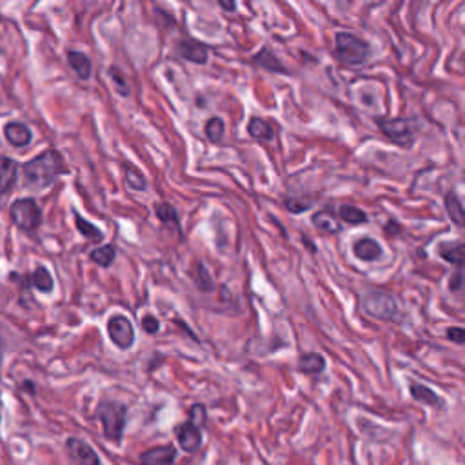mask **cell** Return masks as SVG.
I'll use <instances>...</instances> for the list:
<instances>
[{"instance_id":"20","label":"cell","mask_w":465,"mask_h":465,"mask_svg":"<svg viewBox=\"0 0 465 465\" xmlns=\"http://www.w3.org/2000/svg\"><path fill=\"white\" fill-rule=\"evenodd\" d=\"M445 211H447L449 218H451L458 227L464 226V207H461L460 198H458V195L454 191L445 195Z\"/></svg>"},{"instance_id":"2","label":"cell","mask_w":465,"mask_h":465,"mask_svg":"<svg viewBox=\"0 0 465 465\" xmlns=\"http://www.w3.org/2000/svg\"><path fill=\"white\" fill-rule=\"evenodd\" d=\"M97 418L102 423L106 440L119 445L128 425V406L116 400H102L97 407Z\"/></svg>"},{"instance_id":"29","label":"cell","mask_w":465,"mask_h":465,"mask_svg":"<svg viewBox=\"0 0 465 465\" xmlns=\"http://www.w3.org/2000/svg\"><path fill=\"white\" fill-rule=\"evenodd\" d=\"M155 213H157V217L160 218L164 224L176 222V217H179L175 207L169 204H166V202H158V204L155 205Z\"/></svg>"},{"instance_id":"5","label":"cell","mask_w":465,"mask_h":465,"mask_svg":"<svg viewBox=\"0 0 465 465\" xmlns=\"http://www.w3.org/2000/svg\"><path fill=\"white\" fill-rule=\"evenodd\" d=\"M376 124L382 129L389 140H393L400 147H411L416 138V129L413 128V120L407 119H376Z\"/></svg>"},{"instance_id":"27","label":"cell","mask_w":465,"mask_h":465,"mask_svg":"<svg viewBox=\"0 0 465 465\" xmlns=\"http://www.w3.org/2000/svg\"><path fill=\"white\" fill-rule=\"evenodd\" d=\"M224 129H226L224 120L218 119V116H213V119L205 122V137L210 138L211 142H218L224 137Z\"/></svg>"},{"instance_id":"15","label":"cell","mask_w":465,"mask_h":465,"mask_svg":"<svg viewBox=\"0 0 465 465\" xmlns=\"http://www.w3.org/2000/svg\"><path fill=\"white\" fill-rule=\"evenodd\" d=\"M353 251H354V256H356V258H360V260H363V262H375L382 256L380 243L375 242L373 238L358 240V242L354 243Z\"/></svg>"},{"instance_id":"25","label":"cell","mask_w":465,"mask_h":465,"mask_svg":"<svg viewBox=\"0 0 465 465\" xmlns=\"http://www.w3.org/2000/svg\"><path fill=\"white\" fill-rule=\"evenodd\" d=\"M75 224H77V229L80 231V235L85 236L87 240H93V242H100L104 236L102 231L97 226H93L91 222H87L85 218H82L80 215H75Z\"/></svg>"},{"instance_id":"17","label":"cell","mask_w":465,"mask_h":465,"mask_svg":"<svg viewBox=\"0 0 465 465\" xmlns=\"http://www.w3.org/2000/svg\"><path fill=\"white\" fill-rule=\"evenodd\" d=\"M68 62L71 69L77 73V77L82 80H87L91 77V60L90 56L82 52H69L68 53Z\"/></svg>"},{"instance_id":"8","label":"cell","mask_w":465,"mask_h":465,"mask_svg":"<svg viewBox=\"0 0 465 465\" xmlns=\"http://www.w3.org/2000/svg\"><path fill=\"white\" fill-rule=\"evenodd\" d=\"M107 333L119 349H129L135 344V329L131 322L122 315H116L107 322Z\"/></svg>"},{"instance_id":"14","label":"cell","mask_w":465,"mask_h":465,"mask_svg":"<svg viewBox=\"0 0 465 465\" xmlns=\"http://www.w3.org/2000/svg\"><path fill=\"white\" fill-rule=\"evenodd\" d=\"M253 64L260 66V68L267 69V71L271 73H280V75H287V73H289L286 66L282 64V60L278 59L269 47H262L260 52L253 56Z\"/></svg>"},{"instance_id":"24","label":"cell","mask_w":465,"mask_h":465,"mask_svg":"<svg viewBox=\"0 0 465 465\" xmlns=\"http://www.w3.org/2000/svg\"><path fill=\"white\" fill-rule=\"evenodd\" d=\"M90 256L95 264L102 265V267H109V265L113 264V260H115L116 249H115V246H111V243H106V246H102V248L93 249Z\"/></svg>"},{"instance_id":"1","label":"cell","mask_w":465,"mask_h":465,"mask_svg":"<svg viewBox=\"0 0 465 465\" xmlns=\"http://www.w3.org/2000/svg\"><path fill=\"white\" fill-rule=\"evenodd\" d=\"M22 176H24V186L28 189L42 191L56 182L62 173H64V160L59 151L46 150L44 153L37 155L35 158L22 164Z\"/></svg>"},{"instance_id":"34","label":"cell","mask_w":465,"mask_h":465,"mask_svg":"<svg viewBox=\"0 0 465 465\" xmlns=\"http://www.w3.org/2000/svg\"><path fill=\"white\" fill-rule=\"evenodd\" d=\"M447 338L452 342H457V344H464L465 342V331L461 327H451L447 329Z\"/></svg>"},{"instance_id":"28","label":"cell","mask_w":465,"mask_h":465,"mask_svg":"<svg viewBox=\"0 0 465 465\" xmlns=\"http://www.w3.org/2000/svg\"><path fill=\"white\" fill-rule=\"evenodd\" d=\"M126 183H128L131 189H135V191H144L145 186H147V182H145V179L142 176L140 171L133 166H126Z\"/></svg>"},{"instance_id":"26","label":"cell","mask_w":465,"mask_h":465,"mask_svg":"<svg viewBox=\"0 0 465 465\" xmlns=\"http://www.w3.org/2000/svg\"><path fill=\"white\" fill-rule=\"evenodd\" d=\"M340 218L344 220V222L347 224H366L369 218H367V215L363 213L362 210H358V207H354V205H342L340 207Z\"/></svg>"},{"instance_id":"30","label":"cell","mask_w":465,"mask_h":465,"mask_svg":"<svg viewBox=\"0 0 465 465\" xmlns=\"http://www.w3.org/2000/svg\"><path fill=\"white\" fill-rule=\"evenodd\" d=\"M189 422H191L193 425H197L198 429H202V427L205 425V422H207V409H205V406H202V404H193L191 409H189Z\"/></svg>"},{"instance_id":"37","label":"cell","mask_w":465,"mask_h":465,"mask_svg":"<svg viewBox=\"0 0 465 465\" xmlns=\"http://www.w3.org/2000/svg\"><path fill=\"white\" fill-rule=\"evenodd\" d=\"M2 347H4V344H2V338H0V358H2Z\"/></svg>"},{"instance_id":"22","label":"cell","mask_w":465,"mask_h":465,"mask_svg":"<svg viewBox=\"0 0 465 465\" xmlns=\"http://www.w3.org/2000/svg\"><path fill=\"white\" fill-rule=\"evenodd\" d=\"M31 284L39 291H42V293H52L53 287H55L52 273L44 265H39V267L35 269L33 274H31Z\"/></svg>"},{"instance_id":"18","label":"cell","mask_w":465,"mask_h":465,"mask_svg":"<svg viewBox=\"0 0 465 465\" xmlns=\"http://www.w3.org/2000/svg\"><path fill=\"white\" fill-rule=\"evenodd\" d=\"M248 131L253 138L260 142H273L274 140V131L273 128L269 126V122H265L264 119H258V116H253L249 120Z\"/></svg>"},{"instance_id":"23","label":"cell","mask_w":465,"mask_h":465,"mask_svg":"<svg viewBox=\"0 0 465 465\" xmlns=\"http://www.w3.org/2000/svg\"><path fill=\"white\" fill-rule=\"evenodd\" d=\"M313 226L318 227V229L324 231V233H331V235H334V233L340 231V224H338V220L333 217V215L327 213V211L316 213L315 217H313Z\"/></svg>"},{"instance_id":"3","label":"cell","mask_w":465,"mask_h":465,"mask_svg":"<svg viewBox=\"0 0 465 465\" xmlns=\"http://www.w3.org/2000/svg\"><path fill=\"white\" fill-rule=\"evenodd\" d=\"M334 46H337V56L349 66H360L369 59L371 47L366 40L353 33H346V31H338L334 35Z\"/></svg>"},{"instance_id":"16","label":"cell","mask_w":465,"mask_h":465,"mask_svg":"<svg viewBox=\"0 0 465 465\" xmlns=\"http://www.w3.org/2000/svg\"><path fill=\"white\" fill-rule=\"evenodd\" d=\"M325 369V358L318 353H306L298 360V371L303 375H320Z\"/></svg>"},{"instance_id":"21","label":"cell","mask_w":465,"mask_h":465,"mask_svg":"<svg viewBox=\"0 0 465 465\" xmlns=\"http://www.w3.org/2000/svg\"><path fill=\"white\" fill-rule=\"evenodd\" d=\"M440 256L447 260L449 264L464 265V243L452 242V243H442L440 246Z\"/></svg>"},{"instance_id":"4","label":"cell","mask_w":465,"mask_h":465,"mask_svg":"<svg viewBox=\"0 0 465 465\" xmlns=\"http://www.w3.org/2000/svg\"><path fill=\"white\" fill-rule=\"evenodd\" d=\"M9 215L15 226L24 233H35L42 222V211L35 198H18L9 205Z\"/></svg>"},{"instance_id":"19","label":"cell","mask_w":465,"mask_h":465,"mask_svg":"<svg viewBox=\"0 0 465 465\" xmlns=\"http://www.w3.org/2000/svg\"><path fill=\"white\" fill-rule=\"evenodd\" d=\"M411 391V397L414 398V400L422 401V404H425V406H431V407H440L444 401H442V398L438 397V394L433 391V389H429L427 385H422V384H411L409 387Z\"/></svg>"},{"instance_id":"35","label":"cell","mask_w":465,"mask_h":465,"mask_svg":"<svg viewBox=\"0 0 465 465\" xmlns=\"http://www.w3.org/2000/svg\"><path fill=\"white\" fill-rule=\"evenodd\" d=\"M454 277H457V278H454L452 282H449V289H451V291H460L461 280H464V278H461V273H457Z\"/></svg>"},{"instance_id":"13","label":"cell","mask_w":465,"mask_h":465,"mask_svg":"<svg viewBox=\"0 0 465 465\" xmlns=\"http://www.w3.org/2000/svg\"><path fill=\"white\" fill-rule=\"evenodd\" d=\"M179 53L182 55V59L193 62V64H205L207 55H210L205 44L198 42V40H183L179 46Z\"/></svg>"},{"instance_id":"33","label":"cell","mask_w":465,"mask_h":465,"mask_svg":"<svg viewBox=\"0 0 465 465\" xmlns=\"http://www.w3.org/2000/svg\"><path fill=\"white\" fill-rule=\"evenodd\" d=\"M142 327H144L145 333L157 334L158 329H160V322H158L153 315H147L142 318Z\"/></svg>"},{"instance_id":"36","label":"cell","mask_w":465,"mask_h":465,"mask_svg":"<svg viewBox=\"0 0 465 465\" xmlns=\"http://www.w3.org/2000/svg\"><path fill=\"white\" fill-rule=\"evenodd\" d=\"M220 6H222L224 9H227V11H235L236 9L235 2H224V0H220Z\"/></svg>"},{"instance_id":"31","label":"cell","mask_w":465,"mask_h":465,"mask_svg":"<svg viewBox=\"0 0 465 465\" xmlns=\"http://www.w3.org/2000/svg\"><path fill=\"white\" fill-rule=\"evenodd\" d=\"M109 78H111L113 84H115V90L119 91L122 97H128V95L131 93V91H129L128 82H126V78H124V75H122V73H120V69H116L115 66H111V68H109Z\"/></svg>"},{"instance_id":"32","label":"cell","mask_w":465,"mask_h":465,"mask_svg":"<svg viewBox=\"0 0 465 465\" xmlns=\"http://www.w3.org/2000/svg\"><path fill=\"white\" fill-rule=\"evenodd\" d=\"M197 269H198L197 280H198V286H200V289L202 291H207V293H210V291H213L215 284H213V280H211V277H210V273H207V269H205V265L204 264H198Z\"/></svg>"},{"instance_id":"12","label":"cell","mask_w":465,"mask_h":465,"mask_svg":"<svg viewBox=\"0 0 465 465\" xmlns=\"http://www.w3.org/2000/svg\"><path fill=\"white\" fill-rule=\"evenodd\" d=\"M4 137L13 147H24L33 140L31 129L22 122H8L4 128Z\"/></svg>"},{"instance_id":"7","label":"cell","mask_w":465,"mask_h":465,"mask_svg":"<svg viewBox=\"0 0 465 465\" xmlns=\"http://www.w3.org/2000/svg\"><path fill=\"white\" fill-rule=\"evenodd\" d=\"M66 454L71 465H102L99 452L95 451L85 440L69 436L66 440Z\"/></svg>"},{"instance_id":"6","label":"cell","mask_w":465,"mask_h":465,"mask_svg":"<svg viewBox=\"0 0 465 465\" xmlns=\"http://www.w3.org/2000/svg\"><path fill=\"white\" fill-rule=\"evenodd\" d=\"M363 309L375 318H380V320L385 322H391L398 315V306L393 296L387 295V293H380V291L366 296Z\"/></svg>"},{"instance_id":"11","label":"cell","mask_w":465,"mask_h":465,"mask_svg":"<svg viewBox=\"0 0 465 465\" xmlns=\"http://www.w3.org/2000/svg\"><path fill=\"white\" fill-rule=\"evenodd\" d=\"M18 166L11 157H0V197L13 191L18 182Z\"/></svg>"},{"instance_id":"9","label":"cell","mask_w":465,"mask_h":465,"mask_svg":"<svg viewBox=\"0 0 465 465\" xmlns=\"http://www.w3.org/2000/svg\"><path fill=\"white\" fill-rule=\"evenodd\" d=\"M176 442H179L180 449L189 454L197 452L202 447V429H198L197 425H193L191 422H183L180 423L175 429Z\"/></svg>"},{"instance_id":"10","label":"cell","mask_w":465,"mask_h":465,"mask_svg":"<svg viewBox=\"0 0 465 465\" xmlns=\"http://www.w3.org/2000/svg\"><path fill=\"white\" fill-rule=\"evenodd\" d=\"M179 458V451L173 444L151 447L140 454V465H173Z\"/></svg>"}]
</instances>
